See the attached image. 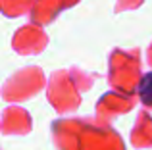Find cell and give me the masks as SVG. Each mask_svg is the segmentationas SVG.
<instances>
[{
	"mask_svg": "<svg viewBox=\"0 0 152 150\" xmlns=\"http://www.w3.org/2000/svg\"><path fill=\"white\" fill-rule=\"evenodd\" d=\"M139 96L145 104L152 106V73H146L139 83Z\"/></svg>",
	"mask_w": 152,
	"mask_h": 150,
	"instance_id": "cell-1",
	"label": "cell"
}]
</instances>
